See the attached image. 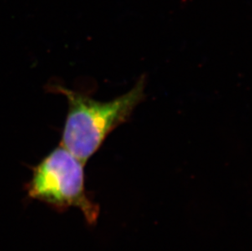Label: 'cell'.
Segmentation results:
<instances>
[{"mask_svg":"<svg viewBox=\"0 0 252 251\" xmlns=\"http://www.w3.org/2000/svg\"><path fill=\"white\" fill-rule=\"evenodd\" d=\"M145 82L143 77L128 93L106 102L57 87L69 103L62 146L85 164L100 149L108 135L128 120L144 98Z\"/></svg>","mask_w":252,"mask_h":251,"instance_id":"6da1fadb","label":"cell"},{"mask_svg":"<svg viewBox=\"0 0 252 251\" xmlns=\"http://www.w3.org/2000/svg\"><path fill=\"white\" fill-rule=\"evenodd\" d=\"M27 191L32 198L57 208H79L89 223L99 216V206L85 189L84 163L62 145L36 166Z\"/></svg>","mask_w":252,"mask_h":251,"instance_id":"7a4b0ae2","label":"cell"}]
</instances>
